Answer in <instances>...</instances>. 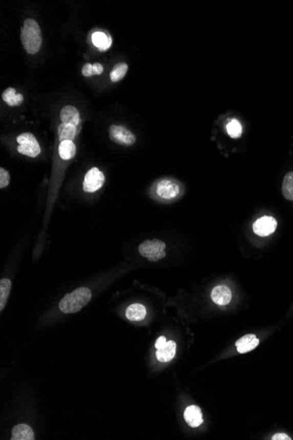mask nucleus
<instances>
[{
	"instance_id": "nucleus-12",
	"label": "nucleus",
	"mask_w": 293,
	"mask_h": 440,
	"mask_svg": "<svg viewBox=\"0 0 293 440\" xmlns=\"http://www.w3.org/2000/svg\"><path fill=\"white\" fill-rule=\"evenodd\" d=\"M60 119L61 123H69L74 126H77L80 123V113L73 106H65L61 108Z\"/></svg>"
},
{
	"instance_id": "nucleus-19",
	"label": "nucleus",
	"mask_w": 293,
	"mask_h": 440,
	"mask_svg": "<svg viewBox=\"0 0 293 440\" xmlns=\"http://www.w3.org/2000/svg\"><path fill=\"white\" fill-rule=\"evenodd\" d=\"M59 155L64 160H71L76 156V147L73 141H62L59 144Z\"/></svg>"
},
{
	"instance_id": "nucleus-1",
	"label": "nucleus",
	"mask_w": 293,
	"mask_h": 440,
	"mask_svg": "<svg viewBox=\"0 0 293 440\" xmlns=\"http://www.w3.org/2000/svg\"><path fill=\"white\" fill-rule=\"evenodd\" d=\"M20 40L25 50L34 55L40 50L43 36L40 26L33 18H27L24 22L20 33Z\"/></svg>"
},
{
	"instance_id": "nucleus-11",
	"label": "nucleus",
	"mask_w": 293,
	"mask_h": 440,
	"mask_svg": "<svg viewBox=\"0 0 293 440\" xmlns=\"http://www.w3.org/2000/svg\"><path fill=\"white\" fill-rule=\"evenodd\" d=\"M259 345V339L254 334H247L235 343L237 351L240 353L251 352Z\"/></svg>"
},
{
	"instance_id": "nucleus-2",
	"label": "nucleus",
	"mask_w": 293,
	"mask_h": 440,
	"mask_svg": "<svg viewBox=\"0 0 293 440\" xmlns=\"http://www.w3.org/2000/svg\"><path fill=\"white\" fill-rule=\"evenodd\" d=\"M92 299V292L87 288H76L67 293L59 303V309L64 314H74L85 308Z\"/></svg>"
},
{
	"instance_id": "nucleus-8",
	"label": "nucleus",
	"mask_w": 293,
	"mask_h": 440,
	"mask_svg": "<svg viewBox=\"0 0 293 440\" xmlns=\"http://www.w3.org/2000/svg\"><path fill=\"white\" fill-rule=\"evenodd\" d=\"M278 222L272 216H263L253 224V231L259 236H268L275 232Z\"/></svg>"
},
{
	"instance_id": "nucleus-6",
	"label": "nucleus",
	"mask_w": 293,
	"mask_h": 440,
	"mask_svg": "<svg viewBox=\"0 0 293 440\" xmlns=\"http://www.w3.org/2000/svg\"><path fill=\"white\" fill-rule=\"evenodd\" d=\"M109 137L121 146H132L136 142V136L129 129L121 125H112L109 128Z\"/></svg>"
},
{
	"instance_id": "nucleus-7",
	"label": "nucleus",
	"mask_w": 293,
	"mask_h": 440,
	"mask_svg": "<svg viewBox=\"0 0 293 440\" xmlns=\"http://www.w3.org/2000/svg\"><path fill=\"white\" fill-rule=\"evenodd\" d=\"M104 181L106 177L104 173L97 167H93L89 170L85 176L82 190L86 193H95L104 186Z\"/></svg>"
},
{
	"instance_id": "nucleus-3",
	"label": "nucleus",
	"mask_w": 293,
	"mask_h": 440,
	"mask_svg": "<svg viewBox=\"0 0 293 440\" xmlns=\"http://www.w3.org/2000/svg\"><path fill=\"white\" fill-rule=\"evenodd\" d=\"M152 192L156 199L163 202L175 201L182 194V187L175 179L163 178L156 182L152 187Z\"/></svg>"
},
{
	"instance_id": "nucleus-5",
	"label": "nucleus",
	"mask_w": 293,
	"mask_h": 440,
	"mask_svg": "<svg viewBox=\"0 0 293 440\" xmlns=\"http://www.w3.org/2000/svg\"><path fill=\"white\" fill-rule=\"evenodd\" d=\"M18 144V152L29 157H36L40 154V144L36 138L31 133H23L17 137Z\"/></svg>"
},
{
	"instance_id": "nucleus-9",
	"label": "nucleus",
	"mask_w": 293,
	"mask_h": 440,
	"mask_svg": "<svg viewBox=\"0 0 293 440\" xmlns=\"http://www.w3.org/2000/svg\"><path fill=\"white\" fill-rule=\"evenodd\" d=\"M211 298L214 303L218 305L226 306L230 303L232 299V292L226 286L220 285L213 289Z\"/></svg>"
},
{
	"instance_id": "nucleus-17",
	"label": "nucleus",
	"mask_w": 293,
	"mask_h": 440,
	"mask_svg": "<svg viewBox=\"0 0 293 440\" xmlns=\"http://www.w3.org/2000/svg\"><path fill=\"white\" fill-rule=\"evenodd\" d=\"M2 99L10 107H18L23 103L24 97L22 93H17L15 89L9 87L2 93Z\"/></svg>"
},
{
	"instance_id": "nucleus-22",
	"label": "nucleus",
	"mask_w": 293,
	"mask_h": 440,
	"mask_svg": "<svg viewBox=\"0 0 293 440\" xmlns=\"http://www.w3.org/2000/svg\"><path fill=\"white\" fill-rule=\"evenodd\" d=\"M129 71V65L125 63H119L117 64L110 72L111 81L117 83L125 77V74Z\"/></svg>"
},
{
	"instance_id": "nucleus-25",
	"label": "nucleus",
	"mask_w": 293,
	"mask_h": 440,
	"mask_svg": "<svg viewBox=\"0 0 293 440\" xmlns=\"http://www.w3.org/2000/svg\"><path fill=\"white\" fill-rule=\"evenodd\" d=\"M82 76H86V77H90V76H93L94 75V72H93V65L86 64V65H83L82 68Z\"/></svg>"
},
{
	"instance_id": "nucleus-4",
	"label": "nucleus",
	"mask_w": 293,
	"mask_h": 440,
	"mask_svg": "<svg viewBox=\"0 0 293 440\" xmlns=\"http://www.w3.org/2000/svg\"><path fill=\"white\" fill-rule=\"evenodd\" d=\"M166 244L159 239L146 240L141 243L138 251L143 257H146L151 262H157L166 257Z\"/></svg>"
},
{
	"instance_id": "nucleus-18",
	"label": "nucleus",
	"mask_w": 293,
	"mask_h": 440,
	"mask_svg": "<svg viewBox=\"0 0 293 440\" xmlns=\"http://www.w3.org/2000/svg\"><path fill=\"white\" fill-rule=\"evenodd\" d=\"M76 135V126L69 123H61L58 127L60 142L73 141Z\"/></svg>"
},
{
	"instance_id": "nucleus-10",
	"label": "nucleus",
	"mask_w": 293,
	"mask_h": 440,
	"mask_svg": "<svg viewBox=\"0 0 293 440\" xmlns=\"http://www.w3.org/2000/svg\"><path fill=\"white\" fill-rule=\"evenodd\" d=\"M183 416L187 424L193 428L199 427V425H202L204 422L201 410L199 407L196 405L187 407L186 410H184Z\"/></svg>"
},
{
	"instance_id": "nucleus-24",
	"label": "nucleus",
	"mask_w": 293,
	"mask_h": 440,
	"mask_svg": "<svg viewBox=\"0 0 293 440\" xmlns=\"http://www.w3.org/2000/svg\"><path fill=\"white\" fill-rule=\"evenodd\" d=\"M10 183V174L6 169H0V188L4 189L8 187Z\"/></svg>"
},
{
	"instance_id": "nucleus-27",
	"label": "nucleus",
	"mask_w": 293,
	"mask_h": 440,
	"mask_svg": "<svg viewBox=\"0 0 293 440\" xmlns=\"http://www.w3.org/2000/svg\"><path fill=\"white\" fill-rule=\"evenodd\" d=\"M103 71H104V67H103V65L99 64V63H96L93 65V72H94V75H101V74L103 73Z\"/></svg>"
},
{
	"instance_id": "nucleus-16",
	"label": "nucleus",
	"mask_w": 293,
	"mask_h": 440,
	"mask_svg": "<svg viewBox=\"0 0 293 440\" xmlns=\"http://www.w3.org/2000/svg\"><path fill=\"white\" fill-rule=\"evenodd\" d=\"M146 309L140 303H135L129 306L125 310V316L130 321L138 322L146 317Z\"/></svg>"
},
{
	"instance_id": "nucleus-13",
	"label": "nucleus",
	"mask_w": 293,
	"mask_h": 440,
	"mask_svg": "<svg viewBox=\"0 0 293 440\" xmlns=\"http://www.w3.org/2000/svg\"><path fill=\"white\" fill-rule=\"evenodd\" d=\"M12 440H34V433L30 426L25 424L16 425L12 429Z\"/></svg>"
},
{
	"instance_id": "nucleus-23",
	"label": "nucleus",
	"mask_w": 293,
	"mask_h": 440,
	"mask_svg": "<svg viewBox=\"0 0 293 440\" xmlns=\"http://www.w3.org/2000/svg\"><path fill=\"white\" fill-rule=\"evenodd\" d=\"M242 126L238 119H233L226 125V132L230 137L239 138L242 135Z\"/></svg>"
},
{
	"instance_id": "nucleus-14",
	"label": "nucleus",
	"mask_w": 293,
	"mask_h": 440,
	"mask_svg": "<svg viewBox=\"0 0 293 440\" xmlns=\"http://www.w3.org/2000/svg\"><path fill=\"white\" fill-rule=\"evenodd\" d=\"M92 41L93 45L97 47L99 49V51H106L107 49H110L113 43L112 37L109 34L100 31H97L93 33Z\"/></svg>"
},
{
	"instance_id": "nucleus-21",
	"label": "nucleus",
	"mask_w": 293,
	"mask_h": 440,
	"mask_svg": "<svg viewBox=\"0 0 293 440\" xmlns=\"http://www.w3.org/2000/svg\"><path fill=\"white\" fill-rule=\"evenodd\" d=\"M282 193L285 199L293 202V171L285 175L282 185Z\"/></svg>"
},
{
	"instance_id": "nucleus-20",
	"label": "nucleus",
	"mask_w": 293,
	"mask_h": 440,
	"mask_svg": "<svg viewBox=\"0 0 293 440\" xmlns=\"http://www.w3.org/2000/svg\"><path fill=\"white\" fill-rule=\"evenodd\" d=\"M12 288V282L9 278H1L0 281V310L2 311L6 307L10 292Z\"/></svg>"
},
{
	"instance_id": "nucleus-28",
	"label": "nucleus",
	"mask_w": 293,
	"mask_h": 440,
	"mask_svg": "<svg viewBox=\"0 0 293 440\" xmlns=\"http://www.w3.org/2000/svg\"><path fill=\"white\" fill-rule=\"evenodd\" d=\"M272 440H290V438L287 434L285 433H277L274 435L271 438Z\"/></svg>"
},
{
	"instance_id": "nucleus-15",
	"label": "nucleus",
	"mask_w": 293,
	"mask_h": 440,
	"mask_svg": "<svg viewBox=\"0 0 293 440\" xmlns=\"http://www.w3.org/2000/svg\"><path fill=\"white\" fill-rule=\"evenodd\" d=\"M176 351H177L176 343L174 341H168L163 348L156 351V358L160 362H169L174 358Z\"/></svg>"
},
{
	"instance_id": "nucleus-26",
	"label": "nucleus",
	"mask_w": 293,
	"mask_h": 440,
	"mask_svg": "<svg viewBox=\"0 0 293 440\" xmlns=\"http://www.w3.org/2000/svg\"><path fill=\"white\" fill-rule=\"evenodd\" d=\"M166 344H167V339H166V337H165V336H160V337H158L157 340H156L155 346H156V348L157 349V350H160V349L163 348V347L166 346Z\"/></svg>"
}]
</instances>
